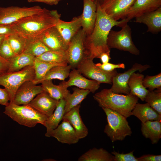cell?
Returning <instances> with one entry per match:
<instances>
[{
	"label": "cell",
	"instance_id": "obj_26",
	"mask_svg": "<svg viewBox=\"0 0 161 161\" xmlns=\"http://www.w3.org/2000/svg\"><path fill=\"white\" fill-rule=\"evenodd\" d=\"M141 130L143 135L149 139L152 144L157 143L161 138V122L154 120L142 123Z\"/></svg>",
	"mask_w": 161,
	"mask_h": 161
},
{
	"label": "cell",
	"instance_id": "obj_37",
	"mask_svg": "<svg viewBox=\"0 0 161 161\" xmlns=\"http://www.w3.org/2000/svg\"><path fill=\"white\" fill-rule=\"evenodd\" d=\"M143 85L149 91L161 89V73L154 76L146 75L143 78Z\"/></svg>",
	"mask_w": 161,
	"mask_h": 161
},
{
	"label": "cell",
	"instance_id": "obj_29",
	"mask_svg": "<svg viewBox=\"0 0 161 161\" xmlns=\"http://www.w3.org/2000/svg\"><path fill=\"white\" fill-rule=\"evenodd\" d=\"M72 90V93H69L64 99L66 101L64 114L74 107L80 104L90 92L88 90L77 87L73 88Z\"/></svg>",
	"mask_w": 161,
	"mask_h": 161
},
{
	"label": "cell",
	"instance_id": "obj_33",
	"mask_svg": "<svg viewBox=\"0 0 161 161\" xmlns=\"http://www.w3.org/2000/svg\"><path fill=\"white\" fill-rule=\"evenodd\" d=\"M71 69L69 65H58L53 67L46 73L44 77L38 83V84L45 80L57 79L64 81L69 77Z\"/></svg>",
	"mask_w": 161,
	"mask_h": 161
},
{
	"label": "cell",
	"instance_id": "obj_40",
	"mask_svg": "<svg viewBox=\"0 0 161 161\" xmlns=\"http://www.w3.org/2000/svg\"><path fill=\"white\" fill-rule=\"evenodd\" d=\"M95 64L101 69L106 72H111L117 68L124 69L125 68V65L123 63L114 64L108 62L102 64L97 63Z\"/></svg>",
	"mask_w": 161,
	"mask_h": 161
},
{
	"label": "cell",
	"instance_id": "obj_19",
	"mask_svg": "<svg viewBox=\"0 0 161 161\" xmlns=\"http://www.w3.org/2000/svg\"><path fill=\"white\" fill-rule=\"evenodd\" d=\"M161 7V0H136L128 10L126 18L128 20Z\"/></svg>",
	"mask_w": 161,
	"mask_h": 161
},
{
	"label": "cell",
	"instance_id": "obj_13",
	"mask_svg": "<svg viewBox=\"0 0 161 161\" xmlns=\"http://www.w3.org/2000/svg\"><path fill=\"white\" fill-rule=\"evenodd\" d=\"M43 91L41 85L37 86L32 81H25L18 89L11 103L18 105L28 104L37 95Z\"/></svg>",
	"mask_w": 161,
	"mask_h": 161
},
{
	"label": "cell",
	"instance_id": "obj_44",
	"mask_svg": "<svg viewBox=\"0 0 161 161\" xmlns=\"http://www.w3.org/2000/svg\"><path fill=\"white\" fill-rule=\"evenodd\" d=\"M9 66L8 61L0 55V75L7 72Z\"/></svg>",
	"mask_w": 161,
	"mask_h": 161
},
{
	"label": "cell",
	"instance_id": "obj_46",
	"mask_svg": "<svg viewBox=\"0 0 161 161\" xmlns=\"http://www.w3.org/2000/svg\"><path fill=\"white\" fill-rule=\"evenodd\" d=\"M110 51L103 52L99 55L97 58L100 59L102 64L109 62L111 59L110 56Z\"/></svg>",
	"mask_w": 161,
	"mask_h": 161
},
{
	"label": "cell",
	"instance_id": "obj_17",
	"mask_svg": "<svg viewBox=\"0 0 161 161\" xmlns=\"http://www.w3.org/2000/svg\"><path fill=\"white\" fill-rule=\"evenodd\" d=\"M83 0V10L81 16V27L86 34H90L94 28L97 16L96 0Z\"/></svg>",
	"mask_w": 161,
	"mask_h": 161
},
{
	"label": "cell",
	"instance_id": "obj_27",
	"mask_svg": "<svg viewBox=\"0 0 161 161\" xmlns=\"http://www.w3.org/2000/svg\"><path fill=\"white\" fill-rule=\"evenodd\" d=\"M35 58L33 56L24 52L16 55L8 61L9 66L7 72L19 71L27 66L33 65Z\"/></svg>",
	"mask_w": 161,
	"mask_h": 161
},
{
	"label": "cell",
	"instance_id": "obj_38",
	"mask_svg": "<svg viewBox=\"0 0 161 161\" xmlns=\"http://www.w3.org/2000/svg\"><path fill=\"white\" fill-rule=\"evenodd\" d=\"M7 36L5 37L0 47V55L8 61L16 55L9 43Z\"/></svg>",
	"mask_w": 161,
	"mask_h": 161
},
{
	"label": "cell",
	"instance_id": "obj_11",
	"mask_svg": "<svg viewBox=\"0 0 161 161\" xmlns=\"http://www.w3.org/2000/svg\"><path fill=\"white\" fill-rule=\"evenodd\" d=\"M150 67L148 64L142 65L138 63L134 64L127 71L123 73H117L113 77L112 86L110 89L115 93L129 95L130 91L128 83L132 74L137 71L141 72Z\"/></svg>",
	"mask_w": 161,
	"mask_h": 161
},
{
	"label": "cell",
	"instance_id": "obj_47",
	"mask_svg": "<svg viewBox=\"0 0 161 161\" xmlns=\"http://www.w3.org/2000/svg\"><path fill=\"white\" fill-rule=\"evenodd\" d=\"M6 36L4 35H0V47Z\"/></svg>",
	"mask_w": 161,
	"mask_h": 161
},
{
	"label": "cell",
	"instance_id": "obj_10",
	"mask_svg": "<svg viewBox=\"0 0 161 161\" xmlns=\"http://www.w3.org/2000/svg\"><path fill=\"white\" fill-rule=\"evenodd\" d=\"M43 8L38 5L30 7L11 6L0 7V24H10L25 17L37 13Z\"/></svg>",
	"mask_w": 161,
	"mask_h": 161
},
{
	"label": "cell",
	"instance_id": "obj_42",
	"mask_svg": "<svg viewBox=\"0 0 161 161\" xmlns=\"http://www.w3.org/2000/svg\"><path fill=\"white\" fill-rule=\"evenodd\" d=\"M14 32L11 24H0V35L7 36Z\"/></svg>",
	"mask_w": 161,
	"mask_h": 161
},
{
	"label": "cell",
	"instance_id": "obj_3",
	"mask_svg": "<svg viewBox=\"0 0 161 161\" xmlns=\"http://www.w3.org/2000/svg\"><path fill=\"white\" fill-rule=\"evenodd\" d=\"M93 97L99 106L115 111L127 118L132 115V111L139 100L136 96L115 93L110 89H103Z\"/></svg>",
	"mask_w": 161,
	"mask_h": 161
},
{
	"label": "cell",
	"instance_id": "obj_39",
	"mask_svg": "<svg viewBox=\"0 0 161 161\" xmlns=\"http://www.w3.org/2000/svg\"><path fill=\"white\" fill-rule=\"evenodd\" d=\"M133 152V151L126 154L120 153L114 151L111 154L114 156V161H138Z\"/></svg>",
	"mask_w": 161,
	"mask_h": 161
},
{
	"label": "cell",
	"instance_id": "obj_43",
	"mask_svg": "<svg viewBox=\"0 0 161 161\" xmlns=\"http://www.w3.org/2000/svg\"><path fill=\"white\" fill-rule=\"evenodd\" d=\"M138 161H161V155L153 154L144 155L140 157H136Z\"/></svg>",
	"mask_w": 161,
	"mask_h": 161
},
{
	"label": "cell",
	"instance_id": "obj_2",
	"mask_svg": "<svg viewBox=\"0 0 161 161\" xmlns=\"http://www.w3.org/2000/svg\"><path fill=\"white\" fill-rule=\"evenodd\" d=\"M60 17L57 10L44 8L38 13L24 18L11 25L15 32L26 38L38 37L46 30L55 26Z\"/></svg>",
	"mask_w": 161,
	"mask_h": 161
},
{
	"label": "cell",
	"instance_id": "obj_4",
	"mask_svg": "<svg viewBox=\"0 0 161 161\" xmlns=\"http://www.w3.org/2000/svg\"><path fill=\"white\" fill-rule=\"evenodd\" d=\"M4 113L19 124L30 128L38 123L44 125L48 118L28 104L20 105L9 102Z\"/></svg>",
	"mask_w": 161,
	"mask_h": 161
},
{
	"label": "cell",
	"instance_id": "obj_12",
	"mask_svg": "<svg viewBox=\"0 0 161 161\" xmlns=\"http://www.w3.org/2000/svg\"><path fill=\"white\" fill-rule=\"evenodd\" d=\"M136 0H104L101 8L115 21L126 18L127 13Z\"/></svg>",
	"mask_w": 161,
	"mask_h": 161
},
{
	"label": "cell",
	"instance_id": "obj_23",
	"mask_svg": "<svg viewBox=\"0 0 161 161\" xmlns=\"http://www.w3.org/2000/svg\"><path fill=\"white\" fill-rule=\"evenodd\" d=\"M132 115L139 119L142 123L148 121H161V115L158 114L147 103H137L132 111Z\"/></svg>",
	"mask_w": 161,
	"mask_h": 161
},
{
	"label": "cell",
	"instance_id": "obj_16",
	"mask_svg": "<svg viewBox=\"0 0 161 161\" xmlns=\"http://www.w3.org/2000/svg\"><path fill=\"white\" fill-rule=\"evenodd\" d=\"M59 100L44 91L37 95L28 104L48 117L53 113Z\"/></svg>",
	"mask_w": 161,
	"mask_h": 161
},
{
	"label": "cell",
	"instance_id": "obj_22",
	"mask_svg": "<svg viewBox=\"0 0 161 161\" xmlns=\"http://www.w3.org/2000/svg\"><path fill=\"white\" fill-rule=\"evenodd\" d=\"M135 21L146 25L147 32L157 34L161 30V7L135 17Z\"/></svg>",
	"mask_w": 161,
	"mask_h": 161
},
{
	"label": "cell",
	"instance_id": "obj_48",
	"mask_svg": "<svg viewBox=\"0 0 161 161\" xmlns=\"http://www.w3.org/2000/svg\"><path fill=\"white\" fill-rule=\"evenodd\" d=\"M104 0H98L99 4H100Z\"/></svg>",
	"mask_w": 161,
	"mask_h": 161
},
{
	"label": "cell",
	"instance_id": "obj_8",
	"mask_svg": "<svg viewBox=\"0 0 161 161\" xmlns=\"http://www.w3.org/2000/svg\"><path fill=\"white\" fill-rule=\"evenodd\" d=\"M86 36L81 28L71 39L66 51L69 65L72 69H76L79 64L87 58L85 45Z\"/></svg>",
	"mask_w": 161,
	"mask_h": 161
},
{
	"label": "cell",
	"instance_id": "obj_34",
	"mask_svg": "<svg viewBox=\"0 0 161 161\" xmlns=\"http://www.w3.org/2000/svg\"><path fill=\"white\" fill-rule=\"evenodd\" d=\"M58 65H62L45 62L35 58L33 65L35 72V77L32 81L34 83L37 84L50 69Z\"/></svg>",
	"mask_w": 161,
	"mask_h": 161
},
{
	"label": "cell",
	"instance_id": "obj_5",
	"mask_svg": "<svg viewBox=\"0 0 161 161\" xmlns=\"http://www.w3.org/2000/svg\"><path fill=\"white\" fill-rule=\"evenodd\" d=\"M107 117V123L104 130L111 141H122L132 134L127 118L109 109L102 108Z\"/></svg>",
	"mask_w": 161,
	"mask_h": 161
},
{
	"label": "cell",
	"instance_id": "obj_18",
	"mask_svg": "<svg viewBox=\"0 0 161 161\" xmlns=\"http://www.w3.org/2000/svg\"><path fill=\"white\" fill-rule=\"evenodd\" d=\"M51 137H55L62 143L69 145L77 143L80 139L72 126L69 122L64 120L53 130Z\"/></svg>",
	"mask_w": 161,
	"mask_h": 161
},
{
	"label": "cell",
	"instance_id": "obj_35",
	"mask_svg": "<svg viewBox=\"0 0 161 161\" xmlns=\"http://www.w3.org/2000/svg\"><path fill=\"white\" fill-rule=\"evenodd\" d=\"M9 43L16 55L23 53L26 46V38L15 32L7 36Z\"/></svg>",
	"mask_w": 161,
	"mask_h": 161
},
{
	"label": "cell",
	"instance_id": "obj_6",
	"mask_svg": "<svg viewBox=\"0 0 161 161\" xmlns=\"http://www.w3.org/2000/svg\"><path fill=\"white\" fill-rule=\"evenodd\" d=\"M35 77L33 66H27L18 71L7 72L0 75V85L3 86L9 95L10 103L20 86L27 81H32Z\"/></svg>",
	"mask_w": 161,
	"mask_h": 161
},
{
	"label": "cell",
	"instance_id": "obj_24",
	"mask_svg": "<svg viewBox=\"0 0 161 161\" xmlns=\"http://www.w3.org/2000/svg\"><path fill=\"white\" fill-rule=\"evenodd\" d=\"M65 104L64 99L59 100L55 111L45 121L43 126L46 128V132L45 134L46 137H50L53 130L58 127L60 122L62 120L64 114Z\"/></svg>",
	"mask_w": 161,
	"mask_h": 161
},
{
	"label": "cell",
	"instance_id": "obj_49",
	"mask_svg": "<svg viewBox=\"0 0 161 161\" xmlns=\"http://www.w3.org/2000/svg\"><path fill=\"white\" fill-rule=\"evenodd\" d=\"M91 0V1H95V0Z\"/></svg>",
	"mask_w": 161,
	"mask_h": 161
},
{
	"label": "cell",
	"instance_id": "obj_14",
	"mask_svg": "<svg viewBox=\"0 0 161 161\" xmlns=\"http://www.w3.org/2000/svg\"><path fill=\"white\" fill-rule=\"evenodd\" d=\"M69 77L68 81L64 80L60 83L66 88L75 86L81 89L88 90L94 93L99 88L101 83L97 81L86 78L76 69L70 72Z\"/></svg>",
	"mask_w": 161,
	"mask_h": 161
},
{
	"label": "cell",
	"instance_id": "obj_41",
	"mask_svg": "<svg viewBox=\"0 0 161 161\" xmlns=\"http://www.w3.org/2000/svg\"><path fill=\"white\" fill-rule=\"evenodd\" d=\"M10 98L7 90L5 89L0 88V104L7 106L9 103Z\"/></svg>",
	"mask_w": 161,
	"mask_h": 161
},
{
	"label": "cell",
	"instance_id": "obj_45",
	"mask_svg": "<svg viewBox=\"0 0 161 161\" xmlns=\"http://www.w3.org/2000/svg\"><path fill=\"white\" fill-rule=\"evenodd\" d=\"M63 0H27L29 3L40 2L50 5H55Z\"/></svg>",
	"mask_w": 161,
	"mask_h": 161
},
{
	"label": "cell",
	"instance_id": "obj_36",
	"mask_svg": "<svg viewBox=\"0 0 161 161\" xmlns=\"http://www.w3.org/2000/svg\"><path fill=\"white\" fill-rule=\"evenodd\" d=\"M145 101L160 114L161 115V89L149 91Z\"/></svg>",
	"mask_w": 161,
	"mask_h": 161
},
{
	"label": "cell",
	"instance_id": "obj_7",
	"mask_svg": "<svg viewBox=\"0 0 161 161\" xmlns=\"http://www.w3.org/2000/svg\"><path fill=\"white\" fill-rule=\"evenodd\" d=\"M121 28L119 31L110 30L107 40L108 47L110 49L115 48L135 55H139L140 51L132 40L131 28L127 23Z\"/></svg>",
	"mask_w": 161,
	"mask_h": 161
},
{
	"label": "cell",
	"instance_id": "obj_25",
	"mask_svg": "<svg viewBox=\"0 0 161 161\" xmlns=\"http://www.w3.org/2000/svg\"><path fill=\"white\" fill-rule=\"evenodd\" d=\"M144 75L139 73L134 72L130 76L128 82L130 89V95L136 96L141 100H145L149 91L143 85Z\"/></svg>",
	"mask_w": 161,
	"mask_h": 161
},
{
	"label": "cell",
	"instance_id": "obj_30",
	"mask_svg": "<svg viewBox=\"0 0 161 161\" xmlns=\"http://www.w3.org/2000/svg\"><path fill=\"white\" fill-rule=\"evenodd\" d=\"M44 91L47 92L51 97L58 100L64 99L70 93L67 88H65L60 84H54L51 80H45L40 83Z\"/></svg>",
	"mask_w": 161,
	"mask_h": 161
},
{
	"label": "cell",
	"instance_id": "obj_20",
	"mask_svg": "<svg viewBox=\"0 0 161 161\" xmlns=\"http://www.w3.org/2000/svg\"><path fill=\"white\" fill-rule=\"evenodd\" d=\"M80 104L74 107L65 114L62 120L69 122L73 127L79 139L84 138L88 134V130L80 114Z\"/></svg>",
	"mask_w": 161,
	"mask_h": 161
},
{
	"label": "cell",
	"instance_id": "obj_21",
	"mask_svg": "<svg viewBox=\"0 0 161 161\" xmlns=\"http://www.w3.org/2000/svg\"><path fill=\"white\" fill-rule=\"evenodd\" d=\"M66 45L81 27V16L75 17L69 22L59 19L55 25Z\"/></svg>",
	"mask_w": 161,
	"mask_h": 161
},
{
	"label": "cell",
	"instance_id": "obj_32",
	"mask_svg": "<svg viewBox=\"0 0 161 161\" xmlns=\"http://www.w3.org/2000/svg\"><path fill=\"white\" fill-rule=\"evenodd\" d=\"M50 50H51L44 44L38 37L26 38L24 52L36 57Z\"/></svg>",
	"mask_w": 161,
	"mask_h": 161
},
{
	"label": "cell",
	"instance_id": "obj_28",
	"mask_svg": "<svg viewBox=\"0 0 161 161\" xmlns=\"http://www.w3.org/2000/svg\"><path fill=\"white\" fill-rule=\"evenodd\" d=\"M78 161H114V156L103 148L90 149L78 158Z\"/></svg>",
	"mask_w": 161,
	"mask_h": 161
},
{
	"label": "cell",
	"instance_id": "obj_15",
	"mask_svg": "<svg viewBox=\"0 0 161 161\" xmlns=\"http://www.w3.org/2000/svg\"><path fill=\"white\" fill-rule=\"evenodd\" d=\"M38 37L51 50L66 51L68 48L55 25L46 30Z\"/></svg>",
	"mask_w": 161,
	"mask_h": 161
},
{
	"label": "cell",
	"instance_id": "obj_1",
	"mask_svg": "<svg viewBox=\"0 0 161 161\" xmlns=\"http://www.w3.org/2000/svg\"><path fill=\"white\" fill-rule=\"evenodd\" d=\"M97 16L93 31L86 35L85 45L87 57L94 59L103 52L110 51L107 40L109 32L116 26L122 27L129 21L127 18L115 21L101 8L96 0Z\"/></svg>",
	"mask_w": 161,
	"mask_h": 161
},
{
	"label": "cell",
	"instance_id": "obj_31",
	"mask_svg": "<svg viewBox=\"0 0 161 161\" xmlns=\"http://www.w3.org/2000/svg\"><path fill=\"white\" fill-rule=\"evenodd\" d=\"M41 61L60 65H67L68 61L66 51L50 50L35 57Z\"/></svg>",
	"mask_w": 161,
	"mask_h": 161
},
{
	"label": "cell",
	"instance_id": "obj_9",
	"mask_svg": "<svg viewBox=\"0 0 161 161\" xmlns=\"http://www.w3.org/2000/svg\"><path fill=\"white\" fill-rule=\"evenodd\" d=\"M93 59L86 58L78 65L76 69L85 77L100 83L112 84L113 77L118 73L116 69L111 72L104 71L97 67Z\"/></svg>",
	"mask_w": 161,
	"mask_h": 161
}]
</instances>
